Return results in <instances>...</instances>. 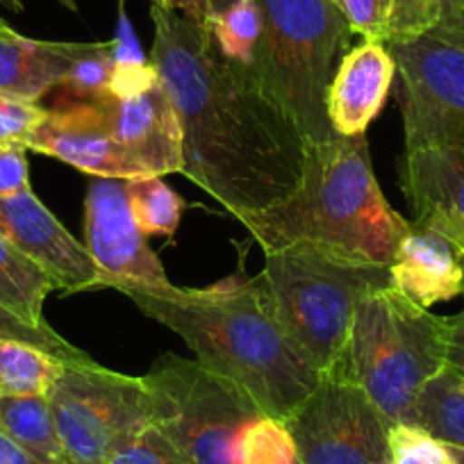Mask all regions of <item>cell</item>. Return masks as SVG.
<instances>
[{"label": "cell", "instance_id": "cell-1", "mask_svg": "<svg viewBox=\"0 0 464 464\" xmlns=\"http://www.w3.org/2000/svg\"><path fill=\"white\" fill-rule=\"evenodd\" d=\"M150 62L182 128V176L244 218L283 203L305 171L307 141L248 66L226 60L205 25L150 3Z\"/></svg>", "mask_w": 464, "mask_h": 464}, {"label": "cell", "instance_id": "cell-2", "mask_svg": "<svg viewBox=\"0 0 464 464\" xmlns=\"http://www.w3.org/2000/svg\"><path fill=\"white\" fill-rule=\"evenodd\" d=\"M116 292L176 333L205 369L239 387L265 417L287 421L319 385L321 373L292 346L257 278L208 289L171 285Z\"/></svg>", "mask_w": 464, "mask_h": 464}, {"label": "cell", "instance_id": "cell-3", "mask_svg": "<svg viewBox=\"0 0 464 464\" xmlns=\"http://www.w3.org/2000/svg\"><path fill=\"white\" fill-rule=\"evenodd\" d=\"M262 251L307 246L390 266L410 221L382 194L367 135L307 146L296 189L274 208L239 218Z\"/></svg>", "mask_w": 464, "mask_h": 464}, {"label": "cell", "instance_id": "cell-4", "mask_svg": "<svg viewBox=\"0 0 464 464\" xmlns=\"http://www.w3.org/2000/svg\"><path fill=\"white\" fill-rule=\"evenodd\" d=\"M446 316L390 285L358 303L342 358L330 372L353 381L390 423H410L419 392L446 367Z\"/></svg>", "mask_w": 464, "mask_h": 464}, {"label": "cell", "instance_id": "cell-5", "mask_svg": "<svg viewBox=\"0 0 464 464\" xmlns=\"http://www.w3.org/2000/svg\"><path fill=\"white\" fill-rule=\"evenodd\" d=\"M257 280L292 346L321 376L342 358L358 303L392 285L390 266L307 246L266 251Z\"/></svg>", "mask_w": 464, "mask_h": 464}, {"label": "cell", "instance_id": "cell-6", "mask_svg": "<svg viewBox=\"0 0 464 464\" xmlns=\"http://www.w3.org/2000/svg\"><path fill=\"white\" fill-rule=\"evenodd\" d=\"M256 3L262 34L248 71L296 121L307 146L330 140L328 87L353 33L333 0Z\"/></svg>", "mask_w": 464, "mask_h": 464}, {"label": "cell", "instance_id": "cell-7", "mask_svg": "<svg viewBox=\"0 0 464 464\" xmlns=\"http://www.w3.org/2000/svg\"><path fill=\"white\" fill-rule=\"evenodd\" d=\"M153 423L189 464H237L244 428L260 417L239 387L198 360L164 353L144 373Z\"/></svg>", "mask_w": 464, "mask_h": 464}, {"label": "cell", "instance_id": "cell-8", "mask_svg": "<svg viewBox=\"0 0 464 464\" xmlns=\"http://www.w3.org/2000/svg\"><path fill=\"white\" fill-rule=\"evenodd\" d=\"M48 403L71 464H110L116 450L153 423L144 378L111 372L93 358L62 364Z\"/></svg>", "mask_w": 464, "mask_h": 464}, {"label": "cell", "instance_id": "cell-9", "mask_svg": "<svg viewBox=\"0 0 464 464\" xmlns=\"http://www.w3.org/2000/svg\"><path fill=\"white\" fill-rule=\"evenodd\" d=\"M396 62L405 150L464 149V51L430 34L387 44Z\"/></svg>", "mask_w": 464, "mask_h": 464}, {"label": "cell", "instance_id": "cell-10", "mask_svg": "<svg viewBox=\"0 0 464 464\" xmlns=\"http://www.w3.org/2000/svg\"><path fill=\"white\" fill-rule=\"evenodd\" d=\"M285 423L301 464H390L392 423L339 372L324 373Z\"/></svg>", "mask_w": 464, "mask_h": 464}, {"label": "cell", "instance_id": "cell-11", "mask_svg": "<svg viewBox=\"0 0 464 464\" xmlns=\"http://www.w3.org/2000/svg\"><path fill=\"white\" fill-rule=\"evenodd\" d=\"M84 248L101 271L98 289H167L164 265L137 227L126 180L96 178L84 198Z\"/></svg>", "mask_w": 464, "mask_h": 464}, {"label": "cell", "instance_id": "cell-12", "mask_svg": "<svg viewBox=\"0 0 464 464\" xmlns=\"http://www.w3.org/2000/svg\"><path fill=\"white\" fill-rule=\"evenodd\" d=\"M28 150L71 164L78 171L107 180H132L149 176L116 144L101 101L69 102L46 111L30 137Z\"/></svg>", "mask_w": 464, "mask_h": 464}, {"label": "cell", "instance_id": "cell-13", "mask_svg": "<svg viewBox=\"0 0 464 464\" xmlns=\"http://www.w3.org/2000/svg\"><path fill=\"white\" fill-rule=\"evenodd\" d=\"M0 235L51 274L60 292L98 289L101 271L84 244L62 226L33 189L0 198Z\"/></svg>", "mask_w": 464, "mask_h": 464}, {"label": "cell", "instance_id": "cell-14", "mask_svg": "<svg viewBox=\"0 0 464 464\" xmlns=\"http://www.w3.org/2000/svg\"><path fill=\"white\" fill-rule=\"evenodd\" d=\"M116 144L149 176L182 171V128L176 105L160 80L132 98H98Z\"/></svg>", "mask_w": 464, "mask_h": 464}, {"label": "cell", "instance_id": "cell-15", "mask_svg": "<svg viewBox=\"0 0 464 464\" xmlns=\"http://www.w3.org/2000/svg\"><path fill=\"white\" fill-rule=\"evenodd\" d=\"M399 182L414 221L441 232L464 260V153L446 146L405 150Z\"/></svg>", "mask_w": 464, "mask_h": 464}, {"label": "cell", "instance_id": "cell-16", "mask_svg": "<svg viewBox=\"0 0 464 464\" xmlns=\"http://www.w3.org/2000/svg\"><path fill=\"white\" fill-rule=\"evenodd\" d=\"M396 78V62L382 42L364 39L339 60L328 87L333 132L358 137L382 111Z\"/></svg>", "mask_w": 464, "mask_h": 464}, {"label": "cell", "instance_id": "cell-17", "mask_svg": "<svg viewBox=\"0 0 464 464\" xmlns=\"http://www.w3.org/2000/svg\"><path fill=\"white\" fill-rule=\"evenodd\" d=\"M390 280L396 292L430 310L464 296V260L441 232L412 218L390 265Z\"/></svg>", "mask_w": 464, "mask_h": 464}, {"label": "cell", "instance_id": "cell-18", "mask_svg": "<svg viewBox=\"0 0 464 464\" xmlns=\"http://www.w3.org/2000/svg\"><path fill=\"white\" fill-rule=\"evenodd\" d=\"M84 46L87 44L30 39L12 28L0 30V92L39 101L60 87Z\"/></svg>", "mask_w": 464, "mask_h": 464}, {"label": "cell", "instance_id": "cell-19", "mask_svg": "<svg viewBox=\"0 0 464 464\" xmlns=\"http://www.w3.org/2000/svg\"><path fill=\"white\" fill-rule=\"evenodd\" d=\"M0 432L51 464H71L48 396H0Z\"/></svg>", "mask_w": 464, "mask_h": 464}, {"label": "cell", "instance_id": "cell-20", "mask_svg": "<svg viewBox=\"0 0 464 464\" xmlns=\"http://www.w3.org/2000/svg\"><path fill=\"white\" fill-rule=\"evenodd\" d=\"M57 283L33 257L0 235V305L33 324H44V303Z\"/></svg>", "mask_w": 464, "mask_h": 464}, {"label": "cell", "instance_id": "cell-21", "mask_svg": "<svg viewBox=\"0 0 464 464\" xmlns=\"http://www.w3.org/2000/svg\"><path fill=\"white\" fill-rule=\"evenodd\" d=\"M410 423L426 428L437 440L464 449V376L446 364L426 382L412 405Z\"/></svg>", "mask_w": 464, "mask_h": 464}, {"label": "cell", "instance_id": "cell-22", "mask_svg": "<svg viewBox=\"0 0 464 464\" xmlns=\"http://www.w3.org/2000/svg\"><path fill=\"white\" fill-rule=\"evenodd\" d=\"M62 364L42 348L0 339V396H48Z\"/></svg>", "mask_w": 464, "mask_h": 464}, {"label": "cell", "instance_id": "cell-23", "mask_svg": "<svg viewBox=\"0 0 464 464\" xmlns=\"http://www.w3.org/2000/svg\"><path fill=\"white\" fill-rule=\"evenodd\" d=\"M128 203L144 237L173 235L185 214V200L162 180V176H141L126 180Z\"/></svg>", "mask_w": 464, "mask_h": 464}, {"label": "cell", "instance_id": "cell-24", "mask_svg": "<svg viewBox=\"0 0 464 464\" xmlns=\"http://www.w3.org/2000/svg\"><path fill=\"white\" fill-rule=\"evenodd\" d=\"M208 30L226 60L239 66L253 64L262 34V16L256 0H235L227 10L208 21Z\"/></svg>", "mask_w": 464, "mask_h": 464}, {"label": "cell", "instance_id": "cell-25", "mask_svg": "<svg viewBox=\"0 0 464 464\" xmlns=\"http://www.w3.org/2000/svg\"><path fill=\"white\" fill-rule=\"evenodd\" d=\"M237 464H301L287 423L265 414L253 419L239 437Z\"/></svg>", "mask_w": 464, "mask_h": 464}, {"label": "cell", "instance_id": "cell-26", "mask_svg": "<svg viewBox=\"0 0 464 464\" xmlns=\"http://www.w3.org/2000/svg\"><path fill=\"white\" fill-rule=\"evenodd\" d=\"M114 42L87 44L66 71L57 89L69 93L71 102L98 101L110 93L111 71H114Z\"/></svg>", "mask_w": 464, "mask_h": 464}, {"label": "cell", "instance_id": "cell-27", "mask_svg": "<svg viewBox=\"0 0 464 464\" xmlns=\"http://www.w3.org/2000/svg\"><path fill=\"white\" fill-rule=\"evenodd\" d=\"M462 3L464 0H387L382 44L428 34Z\"/></svg>", "mask_w": 464, "mask_h": 464}, {"label": "cell", "instance_id": "cell-28", "mask_svg": "<svg viewBox=\"0 0 464 464\" xmlns=\"http://www.w3.org/2000/svg\"><path fill=\"white\" fill-rule=\"evenodd\" d=\"M0 339L37 346L46 351V353H51L53 358L62 360V362H87V360H92V355L80 351L69 339L62 337L51 324H46V321L44 324L25 321L24 316L14 314L5 305H0Z\"/></svg>", "mask_w": 464, "mask_h": 464}, {"label": "cell", "instance_id": "cell-29", "mask_svg": "<svg viewBox=\"0 0 464 464\" xmlns=\"http://www.w3.org/2000/svg\"><path fill=\"white\" fill-rule=\"evenodd\" d=\"M390 464H458L450 446L417 423H392Z\"/></svg>", "mask_w": 464, "mask_h": 464}, {"label": "cell", "instance_id": "cell-30", "mask_svg": "<svg viewBox=\"0 0 464 464\" xmlns=\"http://www.w3.org/2000/svg\"><path fill=\"white\" fill-rule=\"evenodd\" d=\"M46 107L39 101L16 96L10 92H0V149H19L28 150L30 137L46 119Z\"/></svg>", "mask_w": 464, "mask_h": 464}, {"label": "cell", "instance_id": "cell-31", "mask_svg": "<svg viewBox=\"0 0 464 464\" xmlns=\"http://www.w3.org/2000/svg\"><path fill=\"white\" fill-rule=\"evenodd\" d=\"M110 464H189L155 423L141 428L111 455Z\"/></svg>", "mask_w": 464, "mask_h": 464}, {"label": "cell", "instance_id": "cell-32", "mask_svg": "<svg viewBox=\"0 0 464 464\" xmlns=\"http://www.w3.org/2000/svg\"><path fill=\"white\" fill-rule=\"evenodd\" d=\"M348 30L362 39L382 42L387 0H333Z\"/></svg>", "mask_w": 464, "mask_h": 464}, {"label": "cell", "instance_id": "cell-33", "mask_svg": "<svg viewBox=\"0 0 464 464\" xmlns=\"http://www.w3.org/2000/svg\"><path fill=\"white\" fill-rule=\"evenodd\" d=\"M160 82V73L153 62L116 60L110 80V93L114 98H132L144 93Z\"/></svg>", "mask_w": 464, "mask_h": 464}, {"label": "cell", "instance_id": "cell-34", "mask_svg": "<svg viewBox=\"0 0 464 464\" xmlns=\"http://www.w3.org/2000/svg\"><path fill=\"white\" fill-rule=\"evenodd\" d=\"M28 150L19 149H0V198L24 194L33 189L30 187V167Z\"/></svg>", "mask_w": 464, "mask_h": 464}, {"label": "cell", "instance_id": "cell-35", "mask_svg": "<svg viewBox=\"0 0 464 464\" xmlns=\"http://www.w3.org/2000/svg\"><path fill=\"white\" fill-rule=\"evenodd\" d=\"M449 337H446V364L458 369L464 376V307L453 316H446Z\"/></svg>", "mask_w": 464, "mask_h": 464}, {"label": "cell", "instance_id": "cell-36", "mask_svg": "<svg viewBox=\"0 0 464 464\" xmlns=\"http://www.w3.org/2000/svg\"><path fill=\"white\" fill-rule=\"evenodd\" d=\"M428 34L464 51V3L449 16V19L441 21V24L437 25L435 30H430Z\"/></svg>", "mask_w": 464, "mask_h": 464}, {"label": "cell", "instance_id": "cell-37", "mask_svg": "<svg viewBox=\"0 0 464 464\" xmlns=\"http://www.w3.org/2000/svg\"><path fill=\"white\" fill-rule=\"evenodd\" d=\"M0 464H51L46 459L37 458L30 450H25L24 446L16 444L14 440L0 432Z\"/></svg>", "mask_w": 464, "mask_h": 464}, {"label": "cell", "instance_id": "cell-38", "mask_svg": "<svg viewBox=\"0 0 464 464\" xmlns=\"http://www.w3.org/2000/svg\"><path fill=\"white\" fill-rule=\"evenodd\" d=\"M169 7L180 12V14H185L187 19H191L194 24L205 25V28H208V19H209L208 0H171Z\"/></svg>", "mask_w": 464, "mask_h": 464}, {"label": "cell", "instance_id": "cell-39", "mask_svg": "<svg viewBox=\"0 0 464 464\" xmlns=\"http://www.w3.org/2000/svg\"><path fill=\"white\" fill-rule=\"evenodd\" d=\"M232 3H235V0H208V14H209V19H212V16H217V14H221L223 10H227V7H230Z\"/></svg>", "mask_w": 464, "mask_h": 464}, {"label": "cell", "instance_id": "cell-40", "mask_svg": "<svg viewBox=\"0 0 464 464\" xmlns=\"http://www.w3.org/2000/svg\"><path fill=\"white\" fill-rule=\"evenodd\" d=\"M57 3H60L62 7H66V10L78 12V3H75V0H57Z\"/></svg>", "mask_w": 464, "mask_h": 464}, {"label": "cell", "instance_id": "cell-41", "mask_svg": "<svg viewBox=\"0 0 464 464\" xmlns=\"http://www.w3.org/2000/svg\"><path fill=\"white\" fill-rule=\"evenodd\" d=\"M450 450H453L455 455V462L464 464V449H455V446H450Z\"/></svg>", "mask_w": 464, "mask_h": 464}, {"label": "cell", "instance_id": "cell-42", "mask_svg": "<svg viewBox=\"0 0 464 464\" xmlns=\"http://www.w3.org/2000/svg\"><path fill=\"white\" fill-rule=\"evenodd\" d=\"M7 28H10V25H7V21L0 16V30H7Z\"/></svg>", "mask_w": 464, "mask_h": 464}, {"label": "cell", "instance_id": "cell-43", "mask_svg": "<svg viewBox=\"0 0 464 464\" xmlns=\"http://www.w3.org/2000/svg\"><path fill=\"white\" fill-rule=\"evenodd\" d=\"M150 3H160V5H167L169 7V3H171V0H150Z\"/></svg>", "mask_w": 464, "mask_h": 464}, {"label": "cell", "instance_id": "cell-44", "mask_svg": "<svg viewBox=\"0 0 464 464\" xmlns=\"http://www.w3.org/2000/svg\"><path fill=\"white\" fill-rule=\"evenodd\" d=\"M458 150H462V153H464V149H458Z\"/></svg>", "mask_w": 464, "mask_h": 464}]
</instances>
